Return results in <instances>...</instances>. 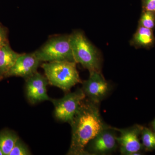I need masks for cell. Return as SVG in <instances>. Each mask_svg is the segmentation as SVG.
I'll return each mask as SVG.
<instances>
[{"instance_id":"4","label":"cell","mask_w":155,"mask_h":155,"mask_svg":"<svg viewBox=\"0 0 155 155\" xmlns=\"http://www.w3.org/2000/svg\"><path fill=\"white\" fill-rule=\"evenodd\" d=\"M41 62L67 61L75 62L69 35L51 37L44 44L34 52Z\"/></svg>"},{"instance_id":"3","label":"cell","mask_w":155,"mask_h":155,"mask_svg":"<svg viewBox=\"0 0 155 155\" xmlns=\"http://www.w3.org/2000/svg\"><path fill=\"white\" fill-rule=\"evenodd\" d=\"M49 84L64 91H69L77 84L82 83L76 63L70 61L45 62L41 65Z\"/></svg>"},{"instance_id":"18","label":"cell","mask_w":155,"mask_h":155,"mask_svg":"<svg viewBox=\"0 0 155 155\" xmlns=\"http://www.w3.org/2000/svg\"><path fill=\"white\" fill-rule=\"evenodd\" d=\"M142 11L155 12V0H141Z\"/></svg>"},{"instance_id":"2","label":"cell","mask_w":155,"mask_h":155,"mask_svg":"<svg viewBox=\"0 0 155 155\" xmlns=\"http://www.w3.org/2000/svg\"><path fill=\"white\" fill-rule=\"evenodd\" d=\"M74 60L89 72H101L102 59L99 51L87 38L81 31H74L69 35Z\"/></svg>"},{"instance_id":"12","label":"cell","mask_w":155,"mask_h":155,"mask_svg":"<svg viewBox=\"0 0 155 155\" xmlns=\"http://www.w3.org/2000/svg\"><path fill=\"white\" fill-rule=\"evenodd\" d=\"M20 54L14 51L7 44L0 49V79L6 75L17 61Z\"/></svg>"},{"instance_id":"13","label":"cell","mask_w":155,"mask_h":155,"mask_svg":"<svg viewBox=\"0 0 155 155\" xmlns=\"http://www.w3.org/2000/svg\"><path fill=\"white\" fill-rule=\"evenodd\" d=\"M16 133L9 130L0 131V150L4 155H9L17 140Z\"/></svg>"},{"instance_id":"10","label":"cell","mask_w":155,"mask_h":155,"mask_svg":"<svg viewBox=\"0 0 155 155\" xmlns=\"http://www.w3.org/2000/svg\"><path fill=\"white\" fill-rule=\"evenodd\" d=\"M41 63L34 52L21 54L6 78L17 76L26 79L38 72V69Z\"/></svg>"},{"instance_id":"14","label":"cell","mask_w":155,"mask_h":155,"mask_svg":"<svg viewBox=\"0 0 155 155\" xmlns=\"http://www.w3.org/2000/svg\"><path fill=\"white\" fill-rule=\"evenodd\" d=\"M143 146L148 150L155 149V132L149 128L142 127L141 132Z\"/></svg>"},{"instance_id":"9","label":"cell","mask_w":155,"mask_h":155,"mask_svg":"<svg viewBox=\"0 0 155 155\" xmlns=\"http://www.w3.org/2000/svg\"><path fill=\"white\" fill-rule=\"evenodd\" d=\"M25 80L26 96L29 102L35 104L46 101H50L47 87L49 84L47 78L38 72Z\"/></svg>"},{"instance_id":"19","label":"cell","mask_w":155,"mask_h":155,"mask_svg":"<svg viewBox=\"0 0 155 155\" xmlns=\"http://www.w3.org/2000/svg\"><path fill=\"white\" fill-rule=\"evenodd\" d=\"M152 125L154 130H155V119L154 120V121H153Z\"/></svg>"},{"instance_id":"11","label":"cell","mask_w":155,"mask_h":155,"mask_svg":"<svg viewBox=\"0 0 155 155\" xmlns=\"http://www.w3.org/2000/svg\"><path fill=\"white\" fill-rule=\"evenodd\" d=\"M130 44L136 48H151L155 44L153 30L138 25L135 33L130 40Z\"/></svg>"},{"instance_id":"6","label":"cell","mask_w":155,"mask_h":155,"mask_svg":"<svg viewBox=\"0 0 155 155\" xmlns=\"http://www.w3.org/2000/svg\"><path fill=\"white\" fill-rule=\"evenodd\" d=\"M115 127L102 130L88 143L86 148L88 155H107L114 152L118 146Z\"/></svg>"},{"instance_id":"8","label":"cell","mask_w":155,"mask_h":155,"mask_svg":"<svg viewBox=\"0 0 155 155\" xmlns=\"http://www.w3.org/2000/svg\"><path fill=\"white\" fill-rule=\"evenodd\" d=\"M89 73L88 79L82 82L81 89L89 100L99 104L108 94L110 87L101 72Z\"/></svg>"},{"instance_id":"7","label":"cell","mask_w":155,"mask_h":155,"mask_svg":"<svg viewBox=\"0 0 155 155\" xmlns=\"http://www.w3.org/2000/svg\"><path fill=\"white\" fill-rule=\"evenodd\" d=\"M142 126L135 125L130 128L119 129L115 128L119 133L116 137L117 142L122 155H140L143 146L140 140Z\"/></svg>"},{"instance_id":"16","label":"cell","mask_w":155,"mask_h":155,"mask_svg":"<svg viewBox=\"0 0 155 155\" xmlns=\"http://www.w3.org/2000/svg\"><path fill=\"white\" fill-rule=\"evenodd\" d=\"M31 154L28 147L19 138L9 155H29Z\"/></svg>"},{"instance_id":"15","label":"cell","mask_w":155,"mask_h":155,"mask_svg":"<svg viewBox=\"0 0 155 155\" xmlns=\"http://www.w3.org/2000/svg\"><path fill=\"white\" fill-rule=\"evenodd\" d=\"M138 25L153 30L155 27V12L142 11Z\"/></svg>"},{"instance_id":"20","label":"cell","mask_w":155,"mask_h":155,"mask_svg":"<svg viewBox=\"0 0 155 155\" xmlns=\"http://www.w3.org/2000/svg\"><path fill=\"white\" fill-rule=\"evenodd\" d=\"M0 155H4L2 151L1 150H0Z\"/></svg>"},{"instance_id":"1","label":"cell","mask_w":155,"mask_h":155,"mask_svg":"<svg viewBox=\"0 0 155 155\" xmlns=\"http://www.w3.org/2000/svg\"><path fill=\"white\" fill-rule=\"evenodd\" d=\"M99 104L86 98L81 104L70 123L72 138L67 154L88 155L86 148L88 143L102 130L110 127L101 117Z\"/></svg>"},{"instance_id":"5","label":"cell","mask_w":155,"mask_h":155,"mask_svg":"<svg viewBox=\"0 0 155 155\" xmlns=\"http://www.w3.org/2000/svg\"><path fill=\"white\" fill-rule=\"evenodd\" d=\"M86 96L82 89L69 93L59 99H51L54 107V115L59 121L70 124Z\"/></svg>"},{"instance_id":"21","label":"cell","mask_w":155,"mask_h":155,"mask_svg":"<svg viewBox=\"0 0 155 155\" xmlns=\"http://www.w3.org/2000/svg\"><path fill=\"white\" fill-rule=\"evenodd\" d=\"M0 80H1V79H0Z\"/></svg>"},{"instance_id":"17","label":"cell","mask_w":155,"mask_h":155,"mask_svg":"<svg viewBox=\"0 0 155 155\" xmlns=\"http://www.w3.org/2000/svg\"><path fill=\"white\" fill-rule=\"evenodd\" d=\"M8 43H9V41L8 40V29L0 24V49Z\"/></svg>"}]
</instances>
